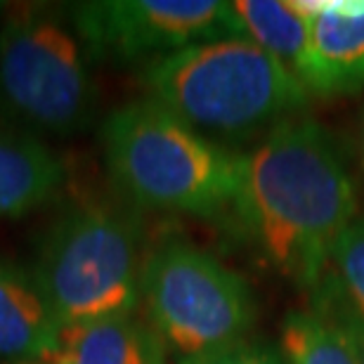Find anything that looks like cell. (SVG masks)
<instances>
[{
    "instance_id": "obj_1",
    "label": "cell",
    "mask_w": 364,
    "mask_h": 364,
    "mask_svg": "<svg viewBox=\"0 0 364 364\" xmlns=\"http://www.w3.org/2000/svg\"><path fill=\"white\" fill-rule=\"evenodd\" d=\"M232 213L267 265L315 294L358 213L355 182L329 130L298 116L244 151Z\"/></svg>"
},
{
    "instance_id": "obj_2",
    "label": "cell",
    "mask_w": 364,
    "mask_h": 364,
    "mask_svg": "<svg viewBox=\"0 0 364 364\" xmlns=\"http://www.w3.org/2000/svg\"><path fill=\"white\" fill-rule=\"evenodd\" d=\"M142 85L149 100L228 149L263 140L310 105L301 78L244 36L203 41L144 64Z\"/></svg>"
},
{
    "instance_id": "obj_3",
    "label": "cell",
    "mask_w": 364,
    "mask_h": 364,
    "mask_svg": "<svg viewBox=\"0 0 364 364\" xmlns=\"http://www.w3.org/2000/svg\"><path fill=\"white\" fill-rule=\"evenodd\" d=\"M102 149L114 185L135 206L208 220L235 208L244 151L203 137L154 100L114 109Z\"/></svg>"
},
{
    "instance_id": "obj_4",
    "label": "cell",
    "mask_w": 364,
    "mask_h": 364,
    "mask_svg": "<svg viewBox=\"0 0 364 364\" xmlns=\"http://www.w3.org/2000/svg\"><path fill=\"white\" fill-rule=\"evenodd\" d=\"M147 253L133 210L112 201H81L43 232L31 272L67 329L137 312Z\"/></svg>"
},
{
    "instance_id": "obj_5",
    "label": "cell",
    "mask_w": 364,
    "mask_h": 364,
    "mask_svg": "<svg viewBox=\"0 0 364 364\" xmlns=\"http://www.w3.org/2000/svg\"><path fill=\"white\" fill-rule=\"evenodd\" d=\"M90 62L69 12L14 5L0 24V119L38 140L81 133L97 109Z\"/></svg>"
},
{
    "instance_id": "obj_6",
    "label": "cell",
    "mask_w": 364,
    "mask_h": 364,
    "mask_svg": "<svg viewBox=\"0 0 364 364\" xmlns=\"http://www.w3.org/2000/svg\"><path fill=\"white\" fill-rule=\"evenodd\" d=\"M140 308L180 360L249 341L258 315L251 284L185 239H168L147 253Z\"/></svg>"
},
{
    "instance_id": "obj_7",
    "label": "cell",
    "mask_w": 364,
    "mask_h": 364,
    "mask_svg": "<svg viewBox=\"0 0 364 364\" xmlns=\"http://www.w3.org/2000/svg\"><path fill=\"white\" fill-rule=\"evenodd\" d=\"M92 60L156 62L203 41L242 36L232 3L218 0H92L69 7Z\"/></svg>"
},
{
    "instance_id": "obj_8",
    "label": "cell",
    "mask_w": 364,
    "mask_h": 364,
    "mask_svg": "<svg viewBox=\"0 0 364 364\" xmlns=\"http://www.w3.org/2000/svg\"><path fill=\"white\" fill-rule=\"evenodd\" d=\"M308 14L301 81L310 95L343 97L364 85V0H298Z\"/></svg>"
},
{
    "instance_id": "obj_9",
    "label": "cell",
    "mask_w": 364,
    "mask_h": 364,
    "mask_svg": "<svg viewBox=\"0 0 364 364\" xmlns=\"http://www.w3.org/2000/svg\"><path fill=\"white\" fill-rule=\"evenodd\" d=\"M62 338V324L31 270L0 256V358L50 362Z\"/></svg>"
},
{
    "instance_id": "obj_10",
    "label": "cell",
    "mask_w": 364,
    "mask_h": 364,
    "mask_svg": "<svg viewBox=\"0 0 364 364\" xmlns=\"http://www.w3.org/2000/svg\"><path fill=\"white\" fill-rule=\"evenodd\" d=\"M64 182L67 166L50 144L0 123V220L53 203Z\"/></svg>"
},
{
    "instance_id": "obj_11",
    "label": "cell",
    "mask_w": 364,
    "mask_h": 364,
    "mask_svg": "<svg viewBox=\"0 0 364 364\" xmlns=\"http://www.w3.org/2000/svg\"><path fill=\"white\" fill-rule=\"evenodd\" d=\"M166 346L137 312L62 329L53 364H166Z\"/></svg>"
},
{
    "instance_id": "obj_12",
    "label": "cell",
    "mask_w": 364,
    "mask_h": 364,
    "mask_svg": "<svg viewBox=\"0 0 364 364\" xmlns=\"http://www.w3.org/2000/svg\"><path fill=\"white\" fill-rule=\"evenodd\" d=\"M232 12L244 38L267 50L301 78L308 53V14L298 0H235Z\"/></svg>"
},
{
    "instance_id": "obj_13",
    "label": "cell",
    "mask_w": 364,
    "mask_h": 364,
    "mask_svg": "<svg viewBox=\"0 0 364 364\" xmlns=\"http://www.w3.org/2000/svg\"><path fill=\"white\" fill-rule=\"evenodd\" d=\"M287 364H360L343 331L319 310H294L279 329Z\"/></svg>"
},
{
    "instance_id": "obj_14",
    "label": "cell",
    "mask_w": 364,
    "mask_h": 364,
    "mask_svg": "<svg viewBox=\"0 0 364 364\" xmlns=\"http://www.w3.org/2000/svg\"><path fill=\"white\" fill-rule=\"evenodd\" d=\"M331 265L346 301L364 319V218H355L341 235Z\"/></svg>"
},
{
    "instance_id": "obj_15",
    "label": "cell",
    "mask_w": 364,
    "mask_h": 364,
    "mask_svg": "<svg viewBox=\"0 0 364 364\" xmlns=\"http://www.w3.org/2000/svg\"><path fill=\"white\" fill-rule=\"evenodd\" d=\"M312 308L326 315L333 324L343 331L348 343L353 346L355 358L364 364V319L353 310V305L346 301L336 277L326 274V279L319 284V289L312 294Z\"/></svg>"
},
{
    "instance_id": "obj_16",
    "label": "cell",
    "mask_w": 364,
    "mask_h": 364,
    "mask_svg": "<svg viewBox=\"0 0 364 364\" xmlns=\"http://www.w3.org/2000/svg\"><path fill=\"white\" fill-rule=\"evenodd\" d=\"M178 364H287V360L270 346L242 341V343L220 348V350L178 360Z\"/></svg>"
},
{
    "instance_id": "obj_17",
    "label": "cell",
    "mask_w": 364,
    "mask_h": 364,
    "mask_svg": "<svg viewBox=\"0 0 364 364\" xmlns=\"http://www.w3.org/2000/svg\"><path fill=\"white\" fill-rule=\"evenodd\" d=\"M12 364H53V362H12Z\"/></svg>"
},
{
    "instance_id": "obj_18",
    "label": "cell",
    "mask_w": 364,
    "mask_h": 364,
    "mask_svg": "<svg viewBox=\"0 0 364 364\" xmlns=\"http://www.w3.org/2000/svg\"><path fill=\"white\" fill-rule=\"evenodd\" d=\"M3 7H5V5H3V3H0V14H3Z\"/></svg>"
}]
</instances>
